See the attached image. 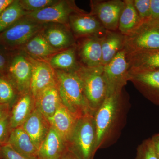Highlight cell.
Listing matches in <instances>:
<instances>
[{"label":"cell","instance_id":"cell-1","mask_svg":"<svg viewBox=\"0 0 159 159\" xmlns=\"http://www.w3.org/2000/svg\"><path fill=\"white\" fill-rule=\"evenodd\" d=\"M56 86L62 104L78 118L91 113L82 81L76 72L55 70Z\"/></svg>","mask_w":159,"mask_h":159},{"label":"cell","instance_id":"cell-2","mask_svg":"<svg viewBox=\"0 0 159 159\" xmlns=\"http://www.w3.org/2000/svg\"><path fill=\"white\" fill-rule=\"evenodd\" d=\"M122 93L108 94L94 114L97 149L102 147L116 127L122 110Z\"/></svg>","mask_w":159,"mask_h":159},{"label":"cell","instance_id":"cell-3","mask_svg":"<svg viewBox=\"0 0 159 159\" xmlns=\"http://www.w3.org/2000/svg\"><path fill=\"white\" fill-rule=\"evenodd\" d=\"M93 114L80 118L69 145V148L80 159H93L97 152V132Z\"/></svg>","mask_w":159,"mask_h":159},{"label":"cell","instance_id":"cell-4","mask_svg":"<svg viewBox=\"0 0 159 159\" xmlns=\"http://www.w3.org/2000/svg\"><path fill=\"white\" fill-rule=\"evenodd\" d=\"M103 69L102 66L87 67L80 63L76 72L82 81L86 98L94 115L108 94L107 85L103 77Z\"/></svg>","mask_w":159,"mask_h":159},{"label":"cell","instance_id":"cell-5","mask_svg":"<svg viewBox=\"0 0 159 159\" xmlns=\"http://www.w3.org/2000/svg\"><path fill=\"white\" fill-rule=\"evenodd\" d=\"M159 49V25L143 23L131 33L124 35L123 49L126 56Z\"/></svg>","mask_w":159,"mask_h":159},{"label":"cell","instance_id":"cell-6","mask_svg":"<svg viewBox=\"0 0 159 159\" xmlns=\"http://www.w3.org/2000/svg\"><path fill=\"white\" fill-rule=\"evenodd\" d=\"M43 27L24 16L0 33V45L6 50L18 51Z\"/></svg>","mask_w":159,"mask_h":159},{"label":"cell","instance_id":"cell-7","mask_svg":"<svg viewBox=\"0 0 159 159\" xmlns=\"http://www.w3.org/2000/svg\"><path fill=\"white\" fill-rule=\"evenodd\" d=\"M83 12L84 11L77 7L74 1L57 0L56 3L44 9L28 12L25 17L42 25L55 23L69 26L71 15Z\"/></svg>","mask_w":159,"mask_h":159},{"label":"cell","instance_id":"cell-8","mask_svg":"<svg viewBox=\"0 0 159 159\" xmlns=\"http://www.w3.org/2000/svg\"><path fill=\"white\" fill-rule=\"evenodd\" d=\"M11 54L6 76L20 95L30 92L32 65L29 56L20 50Z\"/></svg>","mask_w":159,"mask_h":159},{"label":"cell","instance_id":"cell-9","mask_svg":"<svg viewBox=\"0 0 159 159\" xmlns=\"http://www.w3.org/2000/svg\"><path fill=\"white\" fill-rule=\"evenodd\" d=\"M128 68L124 49L118 53L110 62L103 66V76L108 94L122 93L123 88L129 81Z\"/></svg>","mask_w":159,"mask_h":159},{"label":"cell","instance_id":"cell-10","mask_svg":"<svg viewBox=\"0 0 159 159\" xmlns=\"http://www.w3.org/2000/svg\"><path fill=\"white\" fill-rule=\"evenodd\" d=\"M90 13L97 17L106 30L118 31L119 18L124 6L122 0H92Z\"/></svg>","mask_w":159,"mask_h":159},{"label":"cell","instance_id":"cell-11","mask_svg":"<svg viewBox=\"0 0 159 159\" xmlns=\"http://www.w3.org/2000/svg\"><path fill=\"white\" fill-rule=\"evenodd\" d=\"M129 81L150 102L159 106V70L128 71Z\"/></svg>","mask_w":159,"mask_h":159},{"label":"cell","instance_id":"cell-12","mask_svg":"<svg viewBox=\"0 0 159 159\" xmlns=\"http://www.w3.org/2000/svg\"><path fill=\"white\" fill-rule=\"evenodd\" d=\"M28 56L32 67L30 92L34 99L44 90L56 85L55 70L48 61Z\"/></svg>","mask_w":159,"mask_h":159},{"label":"cell","instance_id":"cell-13","mask_svg":"<svg viewBox=\"0 0 159 159\" xmlns=\"http://www.w3.org/2000/svg\"><path fill=\"white\" fill-rule=\"evenodd\" d=\"M69 26L75 38L102 36L106 31L97 17L85 11L71 15Z\"/></svg>","mask_w":159,"mask_h":159},{"label":"cell","instance_id":"cell-14","mask_svg":"<svg viewBox=\"0 0 159 159\" xmlns=\"http://www.w3.org/2000/svg\"><path fill=\"white\" fill-rule=\"evenodd\" d=\"M101 37L94 35L82 38L77 45V55L82 65L91 68L102 66Z\"/></svg>","mask_w":159,"mask_h":159},{"label":"cell","instance_id":"cell-15","mask_svg":"<svg viewBox=\"0 0 159 159\" xmlns=\"http://www.w3.org/2000/svg\"><path fill=\"white\" fill-rule=\"evenodd\" d=\"M42 31L45 37L52 48L58 51L76 46V38L69 26L62 24H44Z\"/></svg>","mask_w":159,"mask_h":159},{"label":"cell","instance_id":"cell-16","mask_svg":"<svg viewBox=\"0 0 159 159\" xmlns=\"http://www.w3.org/2000/svg\"><path fill=\"white\" fill-rule=\"evenodd\" d=\"M79 119L62 103L54 116L48 120L51 127L59 134L69 146Z\"/></svg>","mask_w":159,"mask_h":159},{"label":"cell","instance_id":"cell-17","mask_svg":"<svg viewBox=\"0 0 159 159\" xmlns=\"http://www.w3.org/2000/svg\"><path fill=\"white\" fill-rule=\"evenodd\" d=\"M68 145L53 127H50L47 136L39 148L38 159H62Z\"/></svg>","mask_w":159,"mask_h":159},{"label":"cell","instance_id":"cell-18","mask_svg":"<svg viewBox=\"0 0 159 159\" xmlns=\"http://www.w3.org/2000/svg\"><path fill=\"white\" fill-rule=\"evenodd\" d=\"M21 126L38 149L47 136L51 125L48 119L35 108Z\"/></svg>","mask_w":159,"mask_h":159},{"label":"cell","instance_id":"cell-19","mask_svg":"<svg viewBox=\"0 0 159 159\" xmlns=\"http://www.w3.org/2000/svg\"><path fill=\"white\" fill-rule=\"evenodd\" d=\"M20 50L34 59L47 61L54 54L60 52L52 48L49 44L43 33L42 29Z\"/></svg>","mask_w":159,"mask_h":159},{"label":"cell","instance_id":"cell-20","mask_svg":"<svg viewBox=\"0 0 159 159\" xmlns=\"http://www.w3.org/2000/svg\"><path fill=\"white\" fill-rule=\"evenodd\" d=\"M34 99L35 108L47 119L54 116L62 103L56 85L44 90Z\"/></svg>","mask_w":159,"mask_h":159},{"label":"cell","instance_id":"cell-21","mask_svg":"<svg viewBox=\"0 0 159 159\" xmlns=\"http://www.w3.org/2000/svg\"><path fill=\"white\" fill-rule=\"evenodd\" d=\"M34 108V98L30 92L20 95L9 116L10 129L21 126Z\"/></svg>","mask_w":159,"mask_h":159},{"label":"cell","instance_id":"cell-22","mask_svg":"<svg viewBox=\"0 0 159 159\" xmlns=\"http://www.w3.org/2000/svg\"><path fill=\"white\" fill-rule=\"evenodd\" d=\"M7 144L23 155L38 158V149L22 126L12 129Z\"/></svg>","mask_w":159,"mask_h":159},{"label":"cell","instance_id":"cell-23","mask_svg":"<svg viewBox=\"0 0 159 159\" xmlns=\"http://www.w3.org/2000/svg\"><path fill=\"white\" fill-rule=\"evenodd\" d=\"M126 57L128 71L159 70V49L142 51Z\"/></svg>","mask_w":159,"mask_h":159},{"label":"cell","instance_id":"cell-24","mask_svg":"<svg viewBox=\"0 0 159 159\" xmlns=\"http://www.w3.org/2000/svg\"><path fill=\"white\" fill-rule=\"evenodd\" d=\"M124 40V35L119 31L106 30L101 37L102 66L109 63L123 50Z\"/></svg>","mask_w":159,"mask_h":159},{"label":"cell","instance_id":"cell-25","mask_svg":"<svg viewBox=\"0 0 159 159\" xmlns=\"http://www.w3.org/2000/svg\"><path fill=\"white\" fill-rule=\"evenodd\" d=\"M48 62L54 70L76 72L80 65L77 59V45L54 54Z\"/></svg>","mask_w":159,"mask_h":159},{"label":"cell","instance_id":"cell-26","mask_svg":"<svg viewBox=\"0 0 159 159\" xmlns=\"http://www.w3.org/2000/svg\"><path fill=\"white\" fill-rule=\"evenodd\" d=\"M124 6L119 18L118 31L123 35L131 33L141 24L133 0H124Z\"/></svg>","mask_w":159,"mask_h":159},{"label":"cell","instance_id":"cell-27","mask_svg":"<svg viewBox=\"0 0 159 159\" xmlns=\"http://www.w3.org/2000/svg\"><path fill=\"white\" fill-rule=\"evenodd\" d=\"M27 13L20 5L19 0H14L0 14V33L25 16Z\"/></svg>","mask_w":159,"mask_h":159},{"label":"cell","instance_id":"cell-28","mask_svg":"<svg viewBox=\"0 0 159 159\" xmlns=\"http://www.w3.org/2000/svg\"><path fill=\"white\" fill-rule=\"evenodd\" d=\"M16 91L9 80L0 75V103L10 105L15 99Z\"/></svg>","mask_w":159,"mask_h":159},{"label":"cell","instance_id":"cell-29","mask_svg":"<svg viewBox=\"0 0 159 159\" xmlns=\"http://www.w3.org/2000/svg\"><path fill=\"white\" fill-rule=\"evenodd\" d=\"M57 1V0H19V2L24 11L27 12H32L51 6Z\"/></svg>","mask_w":159,"mask_h":159},{"label":"cell","instance_id":"cell-30","mask_svg":"<svg viewBox=\"0 0 159 159\" xmlns=\"http://www.w3.org/2000/svg\"><path fill=\"white\" fill-rule=\"evenodd\" d=\"M135 159H159L154 149L150 138L143 141L138 146Z\"/></svg>","mask_w":159,"mask_h":159},{"label":"cell","instance_id":"cell-31","mask_svg":"<svg viewBox=\"0 0 159 159\" xmlns=\"http://www.w3.org/2000/svg\"><path fill=\"white\" fill-rule=\"evenodd\" d=\"M133 1L135 8L139 14L141 25L147 21L150 16L151 0H133Z\"/></svg>","mask_w":159,"mask_h":159},{"label":"cell","instance_id":"cell-32","mask_svg":"<svg viewBox=\"0 0 159 159\" xmlns=\"http://www.w3.org/2000/svg\"><path fill=\"white\" fill-rule=\"evenodd\" d=\"M2 154L6 159H38L29 157L19 153L10 145L6 144L1 148Z\"/></svg>","mask_w":159,"mask_h":159},{"label":"cell","instance_id":"cell-33","mask_svg":"<svg viewBox=\"0 0 159 159\" xmlns=\"http://www.w3.org/2000/svg\"><path fill=\"white\" fill-rule=\"evenodd\" d=\"M145 22L159 25V0H151L150 16Z\"/></svg>","mask_w":159,"mask_h":159},{"label":"cell","instance_id":"cell-34","mask_svg":"<svg viewBox=\"0 0 159 159\" xmlns=\"http://www.w3.org/2000/svg\"><path fill=\"white\" fill-rule=\"evenodd\" d=\"M11 54L0 51V75L6 76Z\"/></svg>","mask_w":159,"mask_h":159},{"label":"cell","instance_id":"cell-35","mask_svg":"<svg viewBox=\"0 0 159 159\" xmlns=\"http://www.w3.org/2000/svg\"><path fill=\"white\" fill-rule=\"evenodd\" d=\"M10 129L9 116L0 121V144L6 140Z\"/></svg>","mask_w":159,"mask_h":159},{"label":"cell","instance_id":"cell-36","mask_svg":"<svg viewBox=\"0 0 159 159\" xmlns=\"http://www.w3.org/2000/svg\"><path fill=\"white\" fill-rule=\"evenodd\" d=\"M9 116V104L0 103V121Z\"/></svg>","mask_w":159,"mask_h":159},{"label":"cell","instance_id":"cell-37","mask_svg":"<svg viewBox=\"0 0 159 159\" xmlns=\"http://www.w3.org/2000/svg\"><path fill=\"white\" fill-rule=\"evenodd\" d=\"M150 139L155 152L159 159V133L154 135Z\"/></svg>","mask_w":159,"mask_h":159},{"label":"cell","instance_id":"cell-38","mask_svg":"<svg viewBox=\"0 0 159 159\" xmlns=\"http://www.w3.org/2000/svg\"><path fill=\"white\" fill-rule=\"evenodd\" d=\"M62 159H80L78 156L70 148H68L67 150L63 157Z\"/></svg>","mask_w":159,"mask_h":159},{"label":"cell","instance_id":"cell-39","mask_svg":"<svg viewBox=\"0 0 159 159\" xmlns=\"http://www.w3.org/2000/svg\"><path fill=\"white\" fill-rule=\"evenodd\" d=\"M14 0H0V14Z\"/></svg>","mask_w":159,"mask_h":159}]
</instances>
